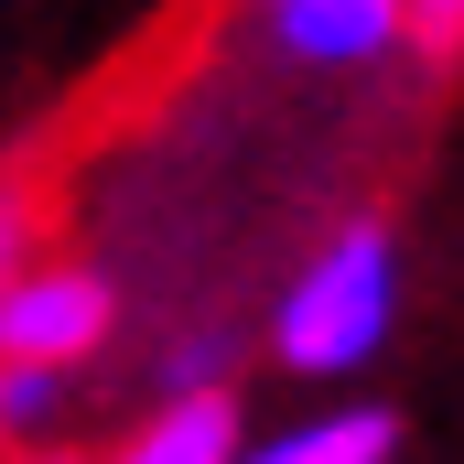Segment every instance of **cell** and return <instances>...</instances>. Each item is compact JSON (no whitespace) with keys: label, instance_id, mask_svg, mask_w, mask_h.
Wrapping results in <instances>:
<instances>
[{"label":"cell","instance_id":"277c9868","mask_svg":"<svg viewBox=\"0 0 464 464\" xmlns=\"http://www.w3.org/2000/svg\"><path fill=\"white\" fill-rule=\"evenodd\" d=\"M248 432V389H140V411L87 432V464H227Z\"/></svg>","mask_w":464,"mask_h":464},{"label":"cell","instance_id":"5b68a950","mask_svg":"<svg viewBox=\"0 0 464 464\" xmlns=\"http://www.w3.org/2000/svg\"><path fill=\"white\" fill-rule=\"evenodd\" d=\"M227 464H400V411H389V400H324V411H303V421L237 432Z\"/></svg>","mask_w":464,"mask_h":464},{"label":"cell","instance_id":"ba28073f","mask_svg":"<svg viewBox=\"0 0 464 464\" xmlns=\"http://www.w3.org/2000/svg\"><path fill=\"white\" fill-rule=\"evenodd\" d=\"M411 22H421V44H432V65H454V33H464V0H400Z\"/></svg>","mask_w":464,"mask_h":464},{"label":"cell","instance_id":"9c48e42d","mask_svg":"<svg viewBox=\"0 0 464 464\" xmlns=\"http://www.w3.org/2000/svg\"><path fill=\"white\" fill-rule=\"evenodd\" d=\"M0 464H87V432H65V443H22V454H0Z\"/></svg>","mask_w":464,"mask_h":464},{"label":"cell","instance_id":"52a82bcc","mask_svg":"<svg viewBox=\"0 0 464 464\" xmlns=\"http://www.w3.org/2000/svg\"><path fill=\"white\" fill-rule=\"evenodd\" d=\"M54 227V206H44V173L33 162H0V270L33 248V237Z\"/></svg>","mask_w":464,"mask_h":464},{"label":"cell","instance_id":"3957f363","mask_svg":"<svg viewBox=\"0 0 464 464\" xmlns=\"http://www.w3.org/2000/svg\"><path fill=\"white\" fill-rule=\"evenodd\" d=\"M248 54L303 87H378L400 65H432L400 0H248Z\"/></svg>","mask_w":464,"mask_h":464},{"label":"cell","instance_id":"7a4b0ae2","mask_svg":"<svg viewBox=\"0 0 464 464\" xmlns=\"http://www.w3.org/2000/svg\"><path fill=\"white\" fill-rule=\"evenodd\" d=\"M119 346H130V270H109L98 248L33 237V248L0 270V356H11V367L98 378Z\"/></svg>","mask_w":464,"mask_h":464},{"label":"cell","instance_id":"8992f818","mask_svg":"<svg viewBox=\"0 0 464 464\" xmlns=\"http://www.w3.org/2000/svg\"><path fill=\"white\" fill-rule=\"evenodd\" d=\"M87 400H98V378L11 367V356H0V454H22V443H65V432H98Z\"/></svg>","mask_w":464,"mask_h":464},{"label":"cell","instance_id":"6da1fadb","mask_svg":"<svg viewBox=\"0 0 464 464\" xmlns=\"http://www.w3.org/2000/svg\"><path fill=\"white\" fill-rule=\"evenodd\" d=\"M400 314H411V237H400L389 206H346L292 248L248 346L292 389H367L378 356L400 346Z\"/></svg>","mask_w":464,"mask_h":464}]
</instances>
